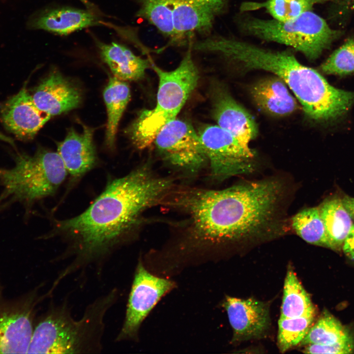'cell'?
<instances>
[{
	"label": "cell",
	"instance_id": "obj_30",
	"mask_svg": "<svg viewBox=\"0 0 354 354\" xmlns=\"http://www.w3.org/2000/svg\"><path fill=\"white\" fill-rule=\"evenodd\" d=\"M354 352V338L346 339L330 345L308 344L303 350L305 354H348Z\"/></svg>",
	"mask_w": 354,
	"mask_h": 354
},
{
	"label": "cell",
	"instance_id": "obj_2",
	"mask_svg": "<svg viewBox=\"0 0 354 354\" xmlns=\"http://www.w3.org/2000/svg\"><path fill=\"white\" fill-rule=\"evenodd\" d=\"M282 186L279 181L265 180L220 190H190L179 195L177 205L190 216L194 241H237L276 230Z\"/></svg>",
	"mask_w": 354,
	"mask_h": 354
},
{
	"label": "cell",
	"instance_id": "obj_11",
	"mask_svg": "<svg viewBox=\"0 0 354 354\" xmlns=\"http://www.w3.org/2000/svg\"><path fill=\"white\" fill-rule=\"evenodd\" d=\"M154 142L165 160L190 172L197 171L207 161L198 133L185 120L176 118L166 123Z\"/></svg>",
	"mask_w": 354,
	"mask_h": 354
},
{
	"label": "cell",
	"instance_id": "obj_16",
	"mask_svg": "<svg viewBox=\"0 0 354 354\" xmlns=\"http://www.w3.org/2000/svg\"><path fill=\"white\" fill-rule=\"evenodd\" d=\"M31 95L35 105L51 116L76 108L82 100L79 88L57 71L51 72Z\"/></svg>",
	"mask_w": 354,
	"mask_h": 354
},
{
	"label": "cell",
	"instance_id": "obj_29",
	"mask_svg": "<svg viewBox=\"0 0 354 354\" xmlns=\"http://www.w3.org/2000/svg\"><path fill=\"white\" fill-rule=\"evenodd\" d=\"M321 70L340 76L354 73V38H349L321 65Z\"/></svg>",
	"mask_w": 354,
	"mask_h": 354
},
{
	"label": "cell",
	"instance_id": "obj_12",
	"mask_svg": "<svg viewBox=\"0 0 354 354\" xmlns=\"http://www.w3.org/2000/svg\"><path fill=\"white\" fill-rule=\"evenodd\" d=\"M230 0H173L175 35L170 44L188 45L195 35H209L216 19L227 11Z\"/></svg>",
	"mask_w": 354,
	"mask_h": 354
},
{
	"label": "cell",
	"instance_id": "obj_32",
	"mask_svg": "<svg viewBox=\"0 0 354 354\" xmlns=\"http://www.w3.org/2000/svg\"><path fill=\"white\" fill-rule=\"evenodd\" d=\"M340 9L341 13L354 7V0H331Z\"/></svg>",
	"mask_w": 354,
	"mask_h": 354
},
{
	"label": "cell",
	"instance_id": "obj_3",
	"mask_svg": "<svg viewBox=\"0 0 354 354\" xmlns=\"http://www.w3.org/2000/svg\"><path fill=\"white\" fill-rule=\"evenodd\" d=\"M209 53L247 69L271 72L281 79L301 104L305 114L319 122L344 117L354 103V92L336 88L315 69L301 63L289 49L276 50L232 35H215Z\"/></svg>",
	"mask_w": 354,
	"mask_h": 354
},
{
	"label": "cell",
	"instance_id": "obj_23",
	"mask_svg": "<svg viewBox=\"0 0 354 354\" xmlns=\"http://www.w3.org/2000/svg\"><path fill=\"white\" fill-rule=\"evenodd\" d=\"M130 95L129 85L125 81L114 76L110 78L103 91L108 115L106 143L109 148L114 146L118 126Z\"/></svg>",
	"mask_w": 354,
	"mask_h": 354
},
{
	"label": "cell",
	"instance_id": "obj_14",
	"mask_svg": "<svg viewBox=\"0 0 354 354\" xmlns=\"http://www.w3.org/2000/svg\"><path fill=\"white\" fill-rule=\"evenodd\" d=\"M223 306L233 330V342L259 337L269 327L268 308L263 302L227 296Z\"/></svg>",
	"mask_w": 354,
	"mask_h": 354
},
{
	"label": "cell",
	"instance_id": "obj_25",
	"mask_svg": "<svg viewBox=\"0 0 354 354\" xmlns=\"http://www.w3.org/2000/svg\"><path fill=\"white\" fill-rule=\"evenodd\" d=\"M136 16L153 25L166 37L169 43L175 35L173 22V0H137Z\"/></svg>",
	"mask_w": 354,
	"mask_h": 354
},
{
	"label": "cell",
	"instance_id": "obj_31",
	"mask_svg": "<svg viewBox=\"0 0 354 354\" xmlns=\"http://www.w3.org/2000/svg\"><path fill=\"white\" fill-rule=\"evenodd\" d=\"M342 249L347 257L354 262V224L344 242Z\"/></svg>",
	"mask_w": 354,
	"mask_h": 354
},
{
	"label": "cell",
	"instance_id": "obj_34",
	"mask_svg": "<svg viewBox=\"0 0 354 354\" xmlns=\"http://www.w3.org/2000/svg\"><path fill=\"white\" fill-rule=\"evenodd\" d=\"M0 140L6 142L10 144L13 148H16L14 140L10 137L3 134L2 133L0 132Z\"/></svg>",
	"mask_w": 354,
	"mask_h": 354
},
{
	"label": "cell",
	"instance_id": "obj_22",
	"mask_svg": "<svg viewBox=\"0 0 354 354\" xmlns=\"http://www.w3.org/2000/svg\"><path fill=\"white\" fill-rule=\"evenodd\" d=\"M331 0H265L244 1L241 3L239 11L252 12L263 9L271 19L284 22L296 19L303 14L312 11L317 4Z\"/></svg>",
	"mask_w": 354,
	"mask_h": 354
},
{
	"label": "cell",
	"instance_id": "obj_1",
	"mask_svg": "<svg viewBox=\"0 0 354 354\" xmlns=\"http://www.w3.org/2000/svg\"><path fill=\"white\" fill-rule=\"evenodd\" d=\"M172 186L171 179L157 177L145 165L109 181L90 206L78 215L52 219L51 231L41 238L59 237L67 245L61 257L72 258L57 279L61 281L90 266L100 268L126 241L142 212L164 197Z\"/></svg>",
	"mask_w": 354,
	"mask_h": 354
},
{
	"label": "cell",
	"instance_id": "obj_9",
	"mask_svg": "<svg viewBox=\"0 0 354 354\" xmlns=\"http://www.w3.org/2000/svg\"><path fill=\"white\" fill-rule=\"evenodd\" d=\"M206 160L212 175L219 179L251 173L254 154L230 132L218 125H206L199 131Z\"/></svg>",
	"mask_w": 354,
	"mask_h": 354
},
{
	"label": "cell",
	"instance_id": "obj_35",
	"mask_svg": "<svg viewBox=\"0 0 354 354\" xmlns=\"http://www.w3.org/2000/svg\"><path fill=\"white\" fill-rule=\"evenodd\" d=\"M80 0L82 2H83L89 8H91V7L92 6V4H90L88 0Z\"/></svg>",
	"mask_w": 354,
	"mask_h": 354
},
{
	"label": "cell",
	"instance_id": "obj_21",
	"mask_svg": "<svg viewBox=\"0 0 354 354\" xmlns=\"http://www.w3.org/2000/svg\"><path fill=\"white\" fill-rule=\"evenodd\" d=\"M324 222L330 249L340 251L353 225L342 199L333 197L318 207Z\"/></svg>",
	"mask_w": 354,
	"mask_h": 354
},
{
	"label": "cell",
	"instance_id": "obj_15",
	"mask_svg": "<svg viewBox=\"0 0 354 354\" xmlns=\"http://www.w3.org/2000/svg\"><path fill=\"white\" fill-rule=\"evenodd\" d=\"M83 127L81 133L70 128L65 139L57 146V152L73 182L78 181L97 163L93 142L94 129L85 125Z\"/></svg>",
	"mask_w": 354,
	"mask_h": 354
},
{
	"label": "cell",
	"instance_id": "obj_20",
	"mask_svg": "<svg viewBox=\"0 0 354 354\" xmlns=\"http://www.w3.org/2000/svg\"><path fill=\"white\" fill-rule=\"evenodd\" d=\"M286 83L276 76L261 80L251 89L255 103L261 109L276 116H286L297 108Z\"/></svg>",
	"mask_w": 354,
	"mask_h": 354
},
{
	"label": "cell",
	"instance_id": "obj_5",
	"mask_svg": "<svg viewBox=\"0 0 354 354\" xmlns=\"http://www.w3.org/2000/svg\"><path fill=\"white\" fill-rule=\"evenodd\" d=\"M14 157L13 167L0 168V213L19 203L28 215L36 202L55 194L68 173L57 151L39 148L33 155Z\"/></svg>",
	"mask_w": 354,
	"mask_h": 354
},
{
	"label": "cell",
	"instance_id": "obj_33",
	"mask_svg": "<svg viewBox=\"0 0 354 354\" xmlns=\"http://www.w3.org/2000/svg\"><path fill=\"white\" fill-rule=\"evenodd\" d=\"M342 201L352 220L354 221V198L345 196L342 199Z\"/></svg>",
	"mask_w": 354,
	"mask_h": 354
},
{
	"label": "cell",
	"instance_id": "obj_7",
	"mask_svg": "<svg viewBox=\"0 0 354 354\" xmlns=\"http://www.w3.org/2000/svg\"><path fill=\"white\" fill-rule=\"evenodd\" d=\"M189 48L179 65L172 71L161 69L150 61V67L159 79L156 104L141 113L128 129L134 145L144 149L154 142L160 129L176 118L198 84V68Z\"/></svg>",
	"mask_w": 354,
	"mask_h": 354
},
{
	"label": "cell",
	"instance_id": "obj_26",
	"mask_svg": "<svg viewBox=\"0 0 354 354\" xmlns=\"http://www.w3.org/2000/svg\"><path fill=\"white\" fill-rule=\"evenodd\" d=\"M292 226L296 234L307 242L330 249L319 207L305 208L296 214L292 218Z\"/></svg>",
	"mask_w": 354,
	"mask_h": 354
},
{
	"label": "cell",
	"instance_id": "obj_6",
	"mask_svg": "<svg viewBox=\"0 0 354 354\" xmlns=\"http://www.w3.org/2000/svg\"><path fill=\"white\" fill-rule=\"evenodd\" d=\"M234 22L243 36L286 46L310 61L320 57L342 34V31L331 29L313 11L284 22L238 11L234 17Z\"/></svg>",
	"mask_w": 354,
	"mask_h": 354
},
{
	"label": "cell",
	"instance_id": "obj_24",
	"mask_svg": "<svg viewBox=\"0 0 354 354\" xmlns=\"http://www.w3.org/2000/svg\"><path fill=\"white\" fill-rule=\"evenodd\" d=\"M315 312L310 295L293 270L289 269L284 281L280 318L312 316Z\"/></svg>",
	"mask_w": 354,
	"mask_h": 354
},
{
	"label": "cell",
	"instance_id": "obj_13",
	"mask_svg": "<svg viewBox=\"0 0 354 354\" xmlns=\"http://www.w3.org/2000/svg\"><path fill=\"white\" fill-rule=\"evenodd\" d=\"M0 115L4 127L22 140L33 139L51 117L35 105L26 85L1 105Z\"/></svg>",
	"mask_w": 354,
	"mask_h": 354
},
{
	"label": "cell",
	"instance_id": "obj_17",
	"mask_svg": "<svg viewBox=\"0 0 354 354\" xmlns=\"http://www.w3.org/2000/svg\"><path fill=\"white\" fill-rule=\"evenodd\" d=\"M213 107L217 125L230 132L244 147L250 148L249 143L258 133L252 116L230 95L222 90L215 93Z\"/></svg>",
	"mask_w": 354,
	"mask_h": 354
},
{
	"label": "cell",
	"instance_id": "obj_8",
	"mask_svg": "<svg viewBox=\"0 0 354 354\" xmlns=\"http://www.w3.org/2000/svg\"><path fill=\"white\" fill-rule=\"evenodd\" d=\"M44 283L20 296L7 298L0 279V354H28L38 305L52 294H40Z\"/></svg>",
	"mask_w": 354,
	"mask_h": 354
},
{
	"label": "cell",
	"instance_id": "obj_27",
	"mask_svg": "<svg viewBox=\"0 0 354 354\" xmlns=\"http://www.w3.org/2000/svg\"><path fill=\"white\" fill-rule=\"evenodd\" d=\"M351 336L352 335L346 327L332 315L325 312L311 326L300 344L330 345Z\"/></svg>",
	"mask_w": 354,
	"mask_h": 354
},
{
	"label": "cell",
	"instance_id": "obj_19",
	"mask_svg": "<svg viewBox=\"0 0 354 354\" xmlns=\"http://www.w3.org/2000/svg\"><path fill=\"white\" fill-rule=\"evenodd\" d=\"M102 59L108 65L114 76L123 81L142 79L150 66V60L135 55L124 45L112 42L97 43Z\"/></svg>",
	"mask_w": 354,
	"mask_h": 354
},
{
	"label": "cell",
	"instance_id": "obj_4",
	"mask_svg": "<svg viewBox=\"0 0 354 354\" xmlns=\"http://www.w3.org/2000/svg\"><path fill=\"white\" fill-rule=\"evenodd\" d=\"M113 288L89 303L79 320L74 319L67 300L51 303L35 322L28 354H89L103 350L105 317L117 301Z\"/></svg>",
	"mask_w": 354,
	"mask_h": 354
},
{
	"label": "cell",
	"instance_id": "obj_28",
	"mask_svg": "<svg viewBox=\"0 0 354 354\" xmlns=\"http://www.w3.org/2000/svg\"><path fill=\"white\" fill-rule=\"evenodd\" d=\"M314 316L280 318L278 321V346L284 353L300 343L311 327Z\"/></svg>",
	"mask_w": 354,
	"mask_h": 354
},
{
	"label": "cell",
	"instance_id": "obj_18",
	"mask_svg": "<svg viewBox=\"0 0 354 354\" xmlns=\"http://www.w3.org/2000/svg\"><path fill=\"white\" fill-rule=\"evenodd\" d=\"M98 24L94 13L88 10L59 7L44 10L33 16L28 23L31 29L67 35Z\"/></svg>",
	"mask_w": 354,
	"mask_h": 354
},
{
	"label": "cell",
	"instance_id": "obj_10",
	"mask_svg": "<svg viewBox=\"0 0 354 354\" xmlns=\"http://www.w3.org/2000/svg\"><path fill=\"white\" fill-rule=\"evenodd\" d=\"M175 286L173 281L149 273L140 261L135 272L124 321L116 341L136 339L144 320L159 300Z\"/></svg>",
	"mask_w": 354,
	"mask_h": 354
}]
</instances>
